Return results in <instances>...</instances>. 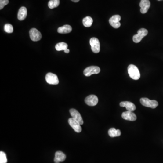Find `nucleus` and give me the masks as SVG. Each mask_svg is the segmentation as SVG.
Listing matches in <instances>:
<instances>
[{"instance_id":"1","label":"nucleus","mask_w":163,"mask_h":163,"mask_svg":"<svg viewBox=\"0 0 163 163\" xmlns=\"http://www.w3.org/2000/svg\"><path fill=\"white\" fill-rule=\"evenodd\" d=\"M128 74L130 77L134 80H138L140 74L138 68L133 64H130L128 67Z\"/></svg>"},{"instance_id":"2","label":"nucleus","mask_w":163,"mask_h":163,"mask_svg":"<svg viewBox=\"0 0 163 163\" xmlns=\"http://www.w3.org/2000/svg\"><path fill=\"white\" fill-rule=\"evenodd\" d=\"M148 33V31L147 29L141 28L138 31L137 34L134 35L133 37V41L135 43H139L144 37L147 35Z\"/></svg>"},{"instance_id":"3","label":"nucleus","mask_w":163,"mask_h":163,"mask_svg":"<svg viewBox=\"0 0 163 163\" xmlns=\"http://www.w3.org/2000/svg\"><path fill=\"white\" fill-rule=\"evenodd\" d=\"M141 104L146 107L151 108H155L158 106V103L155 100H150L147 98H141L140 99Z\"/></svg>"},{"instance_id":"4","label":"nucleus","mask_w":163,"mask_h":163,"mask_svg":"<svg viewBox=\"0 0 163 163\" xmlns=\"http://www.w3.org/2000/svg\"><path fill=\"white\" fill-rule=\"evenodd\" d=\"M100 68L97 66H89L85 68L83 71V74L85 76L89 77L94 74H98L100 72Z\"/></svg>"},{"instance_id":"5","label":"nucleus","mask_w":163,"mask_h":163,"mask_svg":"<svg viewBox=\"0 0 163 163\" xmlns=\"http://www.w3.org/2000/svg\"><path fill=\"white\" fill-rule=\"evenodd\" d=\"M90 44L91 46L92 52L94 53H98L100 50V42L97 38L95 37L92 38L90 40Z\"/></svg>"},{"instance_id":"6","label":"nucleus","mask_w":163,"mask_h":163,"mask_svg":"<svg viewBox=\"0 0 163 163\" xmlns=\"http://www.w3.org/2000/svg\"><path fill=\"white\" fill-rule=\"evenodd\" d=\"M30 38L33 41H40L42 38L41 34L36 28H32L30 30Z\"/></svg>"},{"instance_id":"7","label":"nucleus","mask_w":163,"mask_h":163,"mask_svg":"<svg viewBox=\"0 0 163 163\" xmlns=\"http://www.w3.org/2000/svg\"><path fill=\"white\" fill-rule=\"evenodd\" d=\"M45 80L48 83L52 85H57L59 83L58 77L53 73H48L45 76Z\"/></svg>"},{"instance_id":"8","label":"nucleus","mask_w":163,"mask_h":163,"mask_svg":"<svg viewBox=\"0 0 163 163\" xmlns=\"http://www.w3.org/2000/svg\"><path fill=\"white\" fill-rule=\"evenodd\" d=\"M121 19V17L119 15H114L110 19L109 22L110 24L113 28L118 29L121 26V23L120 22Z\"/></svg>"},{"instance_id":"9","label":"nucleus","mask_w":163,"mask_h":163,"mask_svg":"<svg viewBox=\"0 0 163 163\" xmlns=\"http://www.w3.org/2000/svg\"><path fill=\"white\" fill-rule=\"evenodd\" d=\"M69 112H70V115L72 116V118L79 122L81 125H83V121L82 120V117L81 114L78 110L75 109H71L69 110Z\"/></svg>"},{"instance_id":"10","label":"nucleus","mask_w":163,"mask_h":163,"mask_svg":"<svg viewBox=\"0 0 163 163\" xmlns=\"http://www.w3.org/2000/svg\"><path fill=\"white\" fill-rule=\"evenodd\" d=\"M68 122L69 125L74 130L75 132L77 133L81 132L82 129L81 125L79 123V122H78L73 118H69L68 120Z\"/></svg>"},{"instance_id":"11","label":"nucleus","mask_w":163,"mask_h":163,"mask_svg":"<svg viewBox=\"0 0 163 163\" xmlns=\"http://www.w3.org/2000/svg\"><path fill=\"white\" fill-rule=\"evenodd\" d=\"M98 98L94 95L89 96L85 99V103L89 106H95L98 103Z\"/></svg>"},{"instance_id":"12","label":"nucleus","mask_w":163,"mask_h":163,"mask_svg":"<svg viewBox=\"0 0 163 163\" xmlns=\"http://www.w3.org/2000/svg\"><path fill=\"white\" fill-rule=\"evenodd\" d=\"M139 6L140 8V12L141 13L145 14L147 13L150 6V3L149 0H141Z\"/></svg>"},{"instance_id":"13","label":"nucleus","mask_w":163,"mask_h":163,"mask_svg":"<svg viewBox=\"0 0 163 163\" xmlns=\"http://www.w3.org/2000/svg\"><path fill=\"white\" fill-rule=\"evenodd\" d=\"M122 118L125 120L130 121H135L137 119L136 114L132 111H126L123 112L121 115Z\"/></svg>"},{"instance_id":"14","label":"nucleus","mask_w":163,"mask_h":163,"mask_svg":"<svg viewBox=\"0 0 163 163\" xmlns=\"http://www.w3.org/2000/svg\"><path fill=\"white\" fill-rule=\"evenodd\" d=\"M66 155L62 152L57 151L55 154L54 162L55 163H60L64 161L66 159Z\"/></svg>"},{"instance_id":"15","label":"nucleus","mask_w":163,"mask_h":163,"mask_svg":"<svg viewBox=\"0 0 163 163\" xmlns=\"http://www.w3.org/2000/svg\"><path fill=\"white\" fill-rule=\"evenodd\" d=\"M120 105L122 107H125L127 111H133L135 110L136 107L134 104L128 101L122 102L120 103Z\"/></svg>"},{"instance_id":"16","label":"nucleus","mask_w":163,"mask_h":163,"mask_svg":"<svg viewBox=\"0 0 163 163\" xmlns=\"http://www.w3.org/2000/svg\"><path fill=\"white\" fill-rule=\"evenodd\" d=\"M27 10L26 7L24 6L20 7L18 13V19L20 21L24 20L27 17Z\"/></svg>"},{"instance_id":"17","label":"nucleus","mask_w":163,"mask_h":163,"mask_svg":"<svg viewBox=\"0 0 163 163\" xmlns=\"http://www.w3.org/2000/svg\"><path fill=\"white\" fill-rule=\"evenodd\" d=\"M72 31V28L68 25H64L63 27H59L57 31L60 34H68L71 32Z\"/></svg>"},{"instance_id":"18","label":"nucleus","mask_w":163,"mask_h":163,"mask_svg":"<svg viewBox=\"0 0 163 163\" xmlns=\"http://www.w3.org/2000/svg\"><path fill=\"white\" fill-rule=\"evenodd\" d=\"M108 134L111 137L119 136L121 135V132L120 130H117L115 128H111L108 131Z\"/></svg>"},{"instance_id":"19","label":"nucleus","mask_w":163,"mask_h":163,"mask_svg":"<svg viewBox=\"0 0 163 163\" xmlns=\"http://www.w3.org/2000/svg\"><path fill=\"white\" fill-rule=\"evenodd\" d=\"M93 23V19L90 16H87L84 18L82 20V23L83 26L86 27H91Z\"/></svg>"},{"instance_id":"20","label":"nucleus","mask_w":163,"mask_h":163,"mask_svg":"<svg viewBox=\"0 0 163 163\" xmlns=\"http://www.w3.org/2000/svg\"><path fill=\"white\" fill-rule=\"evenodd\" d=\"M68 45L64 42H60L55 46V49L57 51L65 50L68 49Z\"/></svg>"},{"instance_id":"21","label":"nucleus","mask_w":163,"mask_h":163,"mask_svg":"<svg viewBox=\"0 0 163 163\" xmlns=\"http://www.w3.org/2000/svg\"><path fill=\"white\" fill-rule=\"evenodd\" d=\"M60 4V0H50L48 2V6L50 9H54L58 7Z\"/></svg>"},{"instance_id":"22","label":"nucleus","mask_w":163,"mask_h":163,"mask_svg":"<svg viewBox=\"0 0 163 163\" xmlns=\"http://www.w3.org/2000/svg\"><path fill=\"white\" fill-rule=\"evenodd\" d=\"M4 31L7 33H12L13 32V27L10 24H6L4 26Z\"/></svg>"},{"instance_id":"23","label":"nucleus","mask_w":163,"mask_h":163,"mask_svg":"<svg viewBox=\"0 0 163 163\" xmlns=\"http://www.w3.org/2000/svg\"><path fill=\"white\" fill-rule=\"evenodd\" d=\"M6 154L3 151L0 152V163H7Z\"/></svg>"},{"instance_id":"24","label":"nucleus","mask_w":163,"mask_h":163,"mask_svg":"<svg viewBox=\"0 0 163 163\" xmlns=\"http://www.w3.org/2000/svg\"><path fill=\"white\" fill-rule=\"evenodd\" d=\"M8 3L9 0H0V10H2Z\"/></svg>"},{"instance_id":"25","label":"nucleus","mask_w":163,"mask_h":163,"mask_svg":"<svg viewBox=\"0 0 163 163\" xmlns=\"http://www.w3.org/2000/svg\"><path fill=\"white\" fill-rule=\"evenodd\" d=\"M64 51L65 53H67V54H68V53H69V51H70V50H69V49H65V50H64Z\"/></svg>"},{"instance_id":"26","label":"nucleus","mask_w":163,"mask_h":163,"mask_svg":"<svg viewBox=\"0 0 163 163\" xmlns=\"http://www.w3.org/2000/svg\"><path fill=\"white\" fill-rule=\"evenodd\" d=\"M71 1H73L74 2H79L80 0H71Z\"/></svg>"},{"instance_id":"27","label":"nucleus","mask_w":163,"mask_h":163,"mask_svg":"<svg viewBox=\"0 0 163 163\" xmlns=\"http://www.w3.org/2000/svg\"><path fill=\"white\" fill-rule=\"evenodd\" d=\"M158 1H161V0H158Z\"/></svg>"}]
</instances>
